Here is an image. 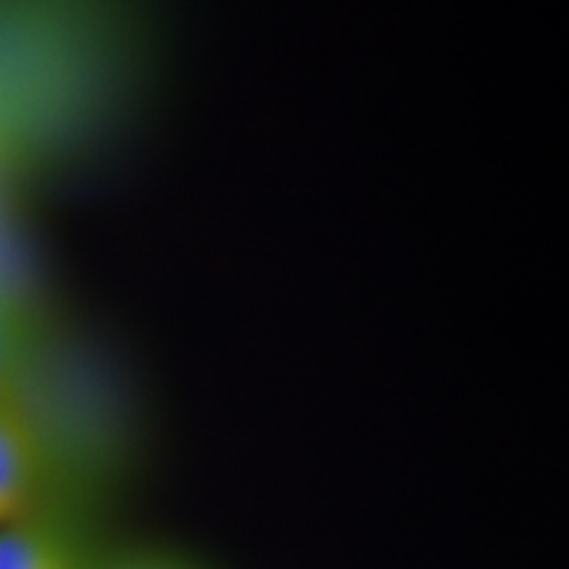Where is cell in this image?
<instances>
[{
	"label": "cell",
	"mask_w": 569,
	"mask_h": 569,
	"mask_svg": "<svg viewBox=\"0 0 569 569\" xmlns=\"http://www.w3.org/2000/svg\"><path fill=\"white\" fill-rule=\"evenodd\" d=\"M34 482L32 440L21 417L0 398V522L17 517Z\"/></svg>",
	"instance_id": "6da1fadb"
},
{
	"label": "cell",
	"mask_w": 569,
	"mask_h": 569,
	"mask_svg": "<svg viewBox=\"0 0 569 569\" xmlns=\"http://www.w3.org/2000/svg\"><path fill=\"white\" fill-rule=\"evenodd\" d=\"M0 569H71L56 540L38 530L9 528L0 532Z\"/></svg>",
	"instance_id": "7a4b0ae2"
},
{
	"label": "cell",
	"mask_w": 569,
	"mask_h": 569,
	"mask_svg": "<svg viewBox=\"0 0 569 569\" xmlns=\"http://www.w3.org/2000/svg\"><path fill=\"white\" fill-rule=\"evenodd\" d=\"M111 569H190V567H182L180 561L163 559V557H134V559L119 561V565H113Z\"/></svg>",
	"instance_id": "3957f363"
},
{
	"label": "cell",
	"mask_w": 569,
	"mask_h": 569,
	"mask_svg": "<svg viewBox=\"0 0 569 569\" xmlns=\"http://www.w3.org/2000/svg\"><path fill=\"white\" fill-rule=\"evenodd\" d=\"M3 377H6V336L0 330V388H3Z\"/></svg>",
	"instance_id": "277c9868"
}]
</instances>
